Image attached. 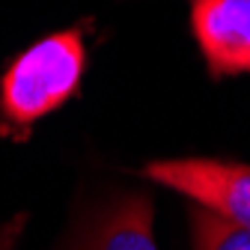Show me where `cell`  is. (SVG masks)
Masks as SVG:
<instances>
[{"instance_id": "obj_5", "label": "cell", "mask_w": 250, "mask_h": 250, "mask_svg": "<svg viewBox=\"0 0 250 250\" xmlns=\"http://www.w3.org/2000/svg\"><path fill=\"white\" fill-rule=\"evenodd\" d=\"M194 250H250V227L235 224L206 206L191 208Z\"/></svg>"}, {"instance_id": "obj_1", "label": "cell", "mask_w": 250, "mask_h": 250, "mask_svg": "<svg viewBox=\"0 0 250 250\" xmlns=\"http://www.w3.org/2000/svg\"><path fill=\"white\" fill-rule=\"evenodd\" d=\"M86 48L78 30H62L18 54L0 78V116L27 134L30 125L57 110L81 83Z\"/></svg>"}, {"instance_id": "obj_3", "label": "cell", "mask_w": 250, "mask_h": 250, "mask_svg": "<svg viewBox=\"0 0 250 250\" xmlns=\"http://www.w3.org/2000/svg\"><path fill=\"white\" fill-rule=\"evenodd\" d=\"M191 30L214 78L250 75V0H191Z\"/></svg>"}, {"instance_id": "obj_4", "label": "cell", "mask_w": 250, "mask_h": 250, "mask_svg": "<svg viewBox=\"0 0 250 250\" xmlns=\"http://www.w3.org/2000/svg\"><path fill=\"white\" fill-rule=\"evenodd\" d=\"M66 250H158L152 235V200L146 194H125L92 208L81 217Z\"/></svg>"}, {"instance_id": "obj_2", "label": "cell", "mask_w": 250, "mask_h": 250, "mask_svg": "<svg viewBox=\"0 0 250 250\" xmlns=\"http://www.w3.org/2000/svg\"><path fill=\"white\" fill-rule=\"evenodd\" d=\"M143 176L191 197L197 206H206L235 224L250 227V167L247 164L221 161V158H173V161L146 164Z\"/></svg>"}]
</instances>
